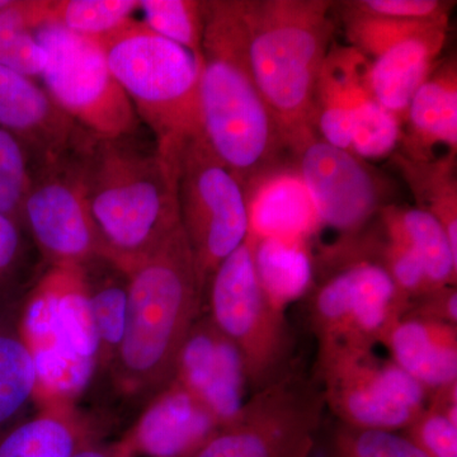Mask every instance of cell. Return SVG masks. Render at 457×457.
<instances>
[{"mask_svg": "<svg viewBox=\"0 0 457 457\" xmlns=\"http://www.w3.org/2000/svg\"><path fill=\"white\" fill-rule=\"evenodd\" d=\"M104 260L123 270L180 228L174 164L135 135L82 131L69 153Z\"/></svg>", "mask_w": 457, "mask_h": 457, "instance_id": "obj_1", "label": "cell"}, {"mask_svg": "<svg viewBox=\"0 0 457 457\" xmlns=\"http://www.w3.org/2000/svg\"><path fill=\"white\" fill-rule=\"evenodd\" d=\"M381 228L417 254L433 288L456 286L457 252L440 222L418 207L386 204L378 215Z\"/></svg>", "mask_w": 457, "mask_h": 457, "instance_id": "obj_23", "label": "cell"}, {"mask_svg": "<svg viewBox=\"0 0 457 457\" xmlns=\"http://www.w3.org/2000/svg\"><path fill=\"white\" fill-rule=\"evenodd\" d=\"M403 315H411L441 321L457 326V288L456 286L433 288L428 293L411 300Z\"/></svg>", "mask_w": 457, "mask_h": 457, "instance_id": "obj_37", "label": "cell"}, {"mask_svg": "<svg viewBox=\"0 0 457 457\" xmlns=\"http://www.w3.org/2000/svg\"><path fill=\"white\" fill-rule=\"evenodd\" d=\"M173 378L200 399L221 426L245 405L248 384L243 361L209 315H200L189 330Z\"/></svg>", "mask_w": 457, "mask_h": 457, "instance_id": "obj_15", "label": "cell"}, {"mask_svg": "<svg viewBox=\"0 0 457 457\" xmlns=\"http://www.w3.org/2000/svg\"><path fill=\"white\" fill-rule=\"evenodd\" d=\"M32 182V161L21 141L0 129V213L23 228V204Z\"/></svg>", "mask_w": 457, "mask_h": 457, "instance_id": "obj_35", "label": "cell"}, {"mask_svg": "<svg viewBox=\"0 0 457 457\" xmlns=\"http://www.w3.org/2000/svg\"><path fill=\"white\" fill-rule=\"evenodd\" d=\"M0 129L21 141L32 164L64 158L83 131L32 78L3 66Z\"/></svg>", "mask_w": 457, "mask_h": 457, "instance_id": "obj_17", "label": "cell"}, {"mask_svg": "<svg viewBox=\"0 0 457 457\" xmlns=\"http://www.w3.org/2000/svg\"><path fill=\"white\" fill-rule=\"evenodd\" d=\"M137 9L139 0H41L44 25L93 40L121 27Z\"/></svg>", "mask_w": 457, "mask_h": 457, "instance_id": "obj_31", "label": "cell"}, {"mask_svg": "<svg viewBox=\"0 0 457 457\" xmlns=\"http://www.w3.org/2000/svg\"><path fill=\"white\" fill-rule=\"evenodd\" d=\"M324 273L309 291V324L318 353L374 350L405 311L409 300L386 270L352 240L323 252Z\"/></svg>", "mask_w": 457, "mask_h": 457, "instance_id": "obj_6", "label": "cell"}, {"mask_svg": "<svg viewBox=\"0 0 457 457\" xmlns=\"http://www.w3.org/2000/svg\"><path fill=\"white\" fill-rule=\"evenodd\" d=\"M326 408L318 375L295 365L252 394L192 457H312Z\"/></svg>", "mask_w": 457, "mask_h": 457, "instance_id": "obj_9", "label": "cell"}, {"mask_svg": "<svg viewBox=\"0 0 457 457\" xmlns=\"http://www.w3.org/2000/svg\"><path fill=\"white\" fill-rule=\"evenodd\" d=\"M38 389L37 366L20 328L17 305L0 308V435L16 423Z\"/></svg>", "mask_w": 457, "mask_h": 457, "instance_id": "obj_24", "label": "cell"}, {"mask_svg": "<svg viewBox=\"0 0 457 457\" xmlns=\"http://www.w3.org/2000/svg\"><path fill=\"white\" fill-rule=\"evenodd\" d=\"M144 23L165 40L179 45L203 60L204 2L200 0H139Z\"/></svg>", "mask_w": 457, "mask_h": 457, "instance_id": "obj_32", "label": "cell"}, {"mask_svg": "<svg viewBox=\"0 0 457 457\" xmlns=\"http://www.w3.org/2000/svg\"><path fill=\"white\" fill-rule=\"evenodd\" d=\"M329 0H237L246 62L293 152L315 134L312 98L330 47Z\"/></svg>", "mask_w": 457, "mask_h": 457, "instance_id": "obj_4", "label": "cell"}, {"mask_svg": "<svg viewBox=\"0 0 457 457\" xmlns=\"http://www.w3.org/2000/svg\"><path fill=\"white\" fill-rule=\"evenodd\" d=\"M403 154L411 161L436 159L435 150L457 153V62L455 56L438 60L432 73L409 104L403 125Z\"/></svg>", "mask_w": 457, "mask_h": 457, "instance_id": "obj_20", "label": "cell"}, {"mask_svg": "<svg viewBox=\"0 0 457 457\" xmlns=\"http://www.w3.org/2000/svg\"><path fill=\"white\" fill-rule=\"evenodd\" d=\"M339 7L365 16L389 20L450 21L456 2L451 0H348L338 3Z\"/></svg>", "mask_w": 457, "mask_h": 457, "instance_id": "obj_36", "label": "cell"}, {"mask_svg": "<svg viewBox=\"0 0 457 457\" xmlns=\"http://www.w3.org/2000/svg\"><path fill=\"white\" fill-rule=\"evenodd\" d=\"M395 164L416 198L418 209L431 213L440 222L457 252L456 156L418 162L398 154Z\"/></svg>", "mask_w": 457, "mask_h": 457, "instance_id": "obj_28", "label": "cell"}, {"mask_svg": "<svg viewBox=\"0 0 457 457\" xmlns=\"http://www.w3.org/2000/svg\"><path fill=\"white\" fill-rule=\"evenodd\" d=\"M22 219L51 267H86L104 258V243L69 154L32 164Z\"/></svg>", "mask_w": 457, "mask_h": 457, "instance_id": "obj_13", "label": "cell"}, {"mask_svg": "<svg viewBox=\"0 0 457 457\" xmlns=\"http://www.w3.org/2000/svg\"><path fill=\"white\" fill-rule=\"evenodd\" d=\"M96 41L137 117L154 134L159 153L174 164L182 146L203 135L201 60L135 18Z\"/></svg>", "mask_w": 457, "mask_h": 457, "instance_id": "obj_5", "label": "cell"}, {"mask_svg": "<svg viewBox=\"0 0 457 457\" xmlns=\"http://www.w3.org/2000/svg\"><path fill=\"white\" fill-rule=\"evenodd\" d=\"M403 433L428 457H457V384L429 393L425 411Z\"/></svg>", "mask_w": 457, "mask_h": 457, "instance_id": "obj_33", "label": "cell"}, {"mask_svg": "<svg viewBox=\"0 0 457 457\" xmlns=\"http://www.w3.org/2000/svg\"><path fill=\"white\" fill-rule=\"evenodd\" d=\"M200 107L204 139L243 188L285 161L284 135L246 62L237 0L204 2Z\"/></svg>", "mask_w": 457, "mask_h": 457, "instance_id": "obj_3", "label": "cell"}, {"mask_svg": "<svg viewBox=\"0 0 457 457\" xmlns=\"http://www.w3.org/2000/svg\"><path fill=\"white\" fill-rule=\"evenodd\" d=\"M71 457H135L130 445L125 438L113 442L98 441L78 451Z\"/></svg>", "mask_w": 457, "mask_h": 457, "instance_id": "obj_39", "label": "cell"}, {"mask_svg": "<svg viewBox=\"0 0 457 457\" xmlns=\"http://www.w3.org/2000/svg\"><path fill=\"white\" fill-rule=\"evenodd\" d=\"M359 56L353 47L332 45L318 77L312 98V126L321 140L351 152L352 68Z\"/></svg>", "mask_w": 457, "mask_h": 457, "instance_id": "obj_26", "label": "cell"}, {"mask_svg": "<svg viewBox=\"0 0 457 457\" xmlns=\"http://www.w3.org/2000/svg\"><path fill=\"white\" fill-rule=\"evenodd\" d=\"M366 64L368 60L359 54L351 71V153L369 162L387 158L395 152L402 139L403 123L370 93Z\"/></svg>", "mask_w": 457, "mask_h": 457, "instance_id": "obj_27", "label": "cell"}, {"mask_svg": "<svg viewBox=\"0 0 457 457\" xmlns=\"http://www.w3.org/2000/svg\"><path fill=\"white\" fill-rule=\"evenodd\" d=\"M36 37L49 57L41 77L57 106L93 134H137L139 117L97 41L54 25L36 29Z\"/></svg>", "mask_w": 457, "mask_h": 457, "instance_id": "obj_11", "label": "cell"}, {"mask_svg": "<svg viewBox=\"0 0 457 457\" xmlns=\"http://www.w3.org/2000/svg\"><path fill=\"white\" fill-rule=\"evenodd\" d=\"M20 328L37 366L36 398L73 400L97 368L84 267H51L21 306Z\"/></svg>", "mask_w": 457, "mask_h": 457, "instance_id": "obj_7", "label": "cell"}, {"mask_svg": "<svg viewBox=\"0 0 457 457\" xmlns=\"http://www.w3.org/2000/svg\"><path fill=\"white\" fill-rule=\"evenodd\" d=\"M209 318L237 351L252 394L278 381L294 368V338L285 311L264 293L255 273L248 237L210 278Z\"/></svg>", "mask_w": 457, "mask_h": 457, "instance_id": "obj_8", "label": "cell"}, {"mask_svg": "<svg viewBox=\"0 0 457 457\" xmlns=\"http://www.w3.org/2000/svg\"><path fill=\"white\" fill-rule=\"evenodd\" d=\"M122 272L128 315L110 371L122 396L150 399L173 378L180 348L203 311L204 290L182 227Z\"/></svg>", "mask_w": 457, "mask_h": 457, "instance_id": "obj_2", "label": "cell"}, {"mask_svg": "<svg viewBox=\"0 0 457 457\" xmlns=\"http://www.w3.org/2000/svg\"><path fill=\"white\" fill-rule=\"evenodd\" d=\"M44 25L41 0H12L0 11V66L29 78L41 77L47 65L46 50L36 29Z\"/></svg>", "mask_w": 457, "mask_h": 457, "instance_id": "obj_30", "label": "cell"}, {"mask_svg": "<svg viewBox=\"0 0 457 457\" xmlns=\"http://www.w3.org/2000/svg\"><path fill=\"white\" fill-rule=\"evenodd\" d=\"M37 414L0 435V457H71L102 441L97 425L73 400L44 398Z\"/></svg>", "mask_w": 457, "mask_h": 457, "instance_id": "obj_22", "label": "cell"}, {"mask_svg": "<svg viewBox=\"0 0 457 457\" xmlns=\"http://www.w3.org/2000/svg\"><path fill=\"white\" fill-rule=\"evenodd\" d=\"M22 227L0 213V291L13 278L23 255Z\"/></svg>", "mask_w": 457, "mask_h": 457, "instance_id": "obj_38", "label": "cell"}, {"mask_svg": "<svg viewBox=\"0 0 457 457\" xmlns=\"http://www.w3.org/2000/svg\"><path fill=\"white\" fill-rule=\"evenodd\" d=\"M107 273L95 278L86 270L90 317L97 342V368L110 371L125 333L128 278L108 261Z\"/></svg>", "mask_w": 457, "mask_h": 457, "instance_id": "obj_29", "label": "cell"}, {"mask_svg": "<svg viewBox=\"0 0 457 457\" xmlns=\"http://www.w3.org/2000/svg\"><path fill=\"white\" fill-rule=\"evenodd\" d=\"M220 427L200 399L171 378L122 437L135 457H192Z\"/></svg>", "mask_w": 457, "mask_h": 457, "instance_id": "obj_16", "label": "cell"}, {"mask_svg": "<svg viewBox=\"0 0 457 457\" xmlns=\"http://www.w3.org/2000/svg\"><path fill=\"white\" fill-rule=\"evenodd\" d=\"M255 273L264 293L278 308L308 295L314 285V261L308 243L248 237Z\"/></svg>", "mask_w": 457, "mask_h": 457, "instance_id": "obj_25", "label": "cell"}, {"mask_svg": "<svg viewBox=\"0 0 457 457\" xmlns=\"http://www.w3.org/2000/svg\"><path fill=\"white\" fill-rule=\"evenodd\" d=\"M293 161L308 188L320 228L353 237L386 206L389 186L369 162L312 134L295 147Z\"/></svg>", "mask_w": 457, "mask_h": 457, "instance_id": "obj_14", "label": "cell"}, {"mask_svg": "<svg viewBox=\"0 0 457 457\" xmlns=\"http://www.w3.org/2000/svg\"><path fill=\"white\" fill-rule=\"evenodd\" d=\"M381 345L428 394L457 384V326L402 315Z\"/></svg>", "mask_w": 457, "mask_h": 457, "instance_id": "obj_21", "label": "cell"}, {"mask_svg": "<svg viewBox=\"0 0 457 457\" xmlns=\"http://www.w3.org/2000/svg\"><path fill=\"white\" fill-rule=\"evenodd\" d=\"M248 237L309 243L320 230L314 204L294 161L263 171L245 187Z\"/></svg>", "mask_w": 457, "mask_h": 457, "instance_id": "obj_19", "label": "cell"}, {"mask_svg": "<svg viewBox=\"0 0 457 457\" xmlns=\"http://www.w3.org/2000/svg\"><path fill=\"white\" fill-rule=\"evenodd\" d=\"M449 26L450 21L431 23L390 42L366 59L365 80L370 93L403 125L414 93L441 59Z\"/></svg>", "mask_w": 457, "mask_h": 457, "instance_id": "obj_18", "label": "cell"}, {"mask_svg": "<svg viewBox=\"0 0 457 457\" xmlns=\"http://www.w3.org/2000/svg\"><path fill=\"white\" fill-rule=\"evenodd\" d=\"M174 168L180 227L206 295L213 272L248 237L245 188L215 155L204 135L182 146Z\"/></svg>", "mask_w": 457, "mask_h": 457, "instance_id": "obj_10", "label": "cell"}, {"mask_svg": "<svg viewBox=\"0 0 457 457\" xmlns=\"http://www.w3.org/2000/svg\"><path fill=\"white\" fill-rule=\"evenodd\" d=\"M12 0H0V11L2 9H4L5 7H8L9 4H11Z\"/></svg>", "mask_w": 457, "mask_h": 457, "instance_id": "obj_40", "label": "cell"}, {"mask_svg": "<svg viewBox=\"0 0 457 457\" xmlns=\"http://www.w3.org/2000/svg\"><path fill=\"white\" fill-rule=\"evenodd\" d=\"M329 457H428L403 432L356 428L338 423Z\"/></svg>", "mask_w": 457, "mask_h": 457, "instance_id": "obj_34", "label": "cell"}, {"mask_svg": "<svg viewBox=\"0 0 457 457\" xmlns=\"http://www.w3.org/2000/svg\"><path fill=\"white\" fill-rule=\"evenodd\" d=\"M326 407L342 425L403 432L425 411L428 392L392 360L374 350L318 353Z\"/></svg>", "mask_w": 457, "mask_h": 457, "instance_id": "obj_12", "label": "cell"}]
</instances>
